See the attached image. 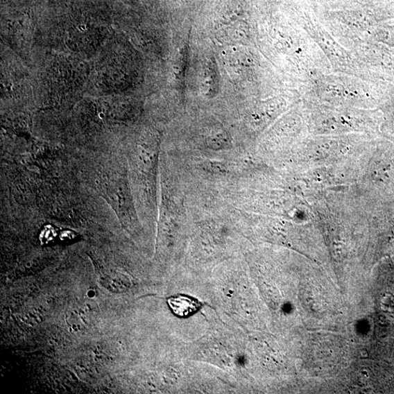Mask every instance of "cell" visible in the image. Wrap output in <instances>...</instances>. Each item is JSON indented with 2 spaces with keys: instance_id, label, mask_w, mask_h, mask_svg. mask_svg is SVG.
Here are the masks:
<instances>
[{
  "instance_id": "5",
  "label": "cell",
  "mask_w": 394,
  "mask_h": 394,
  "mask_svg": "<svg viewBox=\"0 0 394 394\" xmlns=\"http://www.w3.org/2000/svg\"><path fill=\"white\" fill-rule=\"evenodd\" d=\"M361 357L363 359H367L369 357L368 351L367 350H362L360 352Z\"/></svg>"
},
{
  "instance_id": "3",
  "label": "cell",
  "mask_w": 394,
  "mask_h": 394,
  "mask_svg": "<svg viewBox=\"0 0 394 394\" xmlns=\"http://www.w3.org/2000/svg\"><path fill=\"white\" fill-rule=\"evenodd\" d=\"M381 307L382 311L386 314L394 312V297L389 293L383 295L381 300Z\"/></svg>"
},
{
  "instance_id": "1",
  "label": "cell",
  "mask_w": 394,
  "mask_h": 394,
  "mask_svg": "<svg viewBox=\"0 0 394 394\" xmlns=\"http://www.w3.org/2000/svg\"><path fill=\"white\" fill-rule=\"evenodd\" d=\"M307 92L330 103L362 102L368 97L362 78L342 73L322 74L308 81Z\"/></svg>"
},
{
  "instance_id": "2",
  "label": "cell",
  "mask_w": 394,
  "mask_h": 394,
  "mask_svg": "<svg viewBox=\"0 0 394 394\" xmlns=\"http://www.w3.org/2000/svg\"><path fill=\"white\" fill-rule=\"evenodd\" d=\"M174 314L179 317H188L196 313L202 306L196 299L186 295H178L167 300Z\"/></svg>"
},
{
  "instance_id": "4",
  "label": "cell",
  "mask_w": 394,
  "mask_h": 394,
  "mask_svg": "<svg viewBox=\"0 0 394 394\" xmlns=\"http://www.w3.org/2000/svg\"><path fill=\"white\" fill-rule=\"evenodd\" d=\"M379 323L382 326L386 325L387 319L385 316H379Z\"/></svg>"
}]
</instances>
